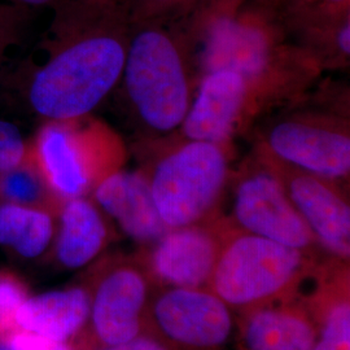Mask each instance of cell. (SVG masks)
Listing matches in <instances>:
<instances>
[{"mask_svg":"<svg viewBox=\"0 0 350 350\" xmlns=\"http://www.w3.org/2000/svg\"><path fill=\"white\" fill-rule=\"evenodd\" d=\"M261 150L280 163L338 183L349 178V127L344 120L296 113L270 126Z\"/></svg>","mask_w":350,"mask_h":350,"instance_id":"52a82bcc","label":"cell"},{"mask_svg":"<svg viewBox=\"0 0 350 350\" xmlns=\"http://www.w3.org/2000/svg\"><path fill=\"white\" fill-rule=\"evenodd\" d=\"M109 239L107 217L90 196L62 202L52 243L60 266L69 270L86 267L100 256Z\"/></svg>","mask_w":350,"mask_h":350,"instance_id":"2e32d148","label":"cell"},{"mask_svg":"<svg viewBox=\"0 0 350 350\" xmlns=\"http://www.w3.org/2000/svg\"><path fill=\"white\" fill-rule=\"evenodd\" d=\"M29 150V140L20 127L11 121L0 120V172L23 163Z\"/></svg>","mask_w":350,"mask_h":350,"instance_id":"7402d4cb","label":"cell"},{"mask_svg":"<svg viewBox=\"0 0 350 350\" xmlns=\"http://www.w3.org/2000/svg\"><path fill=\"white\" fill-rule=\"evenodd\" d=\"M90 317V293L86 286L56 289L29 296L18 308L17 329L53 341L70 342L81 335Z\"/></svg>","mask_w":350,"mask_h":350,"instance_id":"e0dca14e","label":"cell"},{"mask_svg":"<svg viewBox=\"0 0 350 350\" xmlns=\"http://www.w3.org/2000/svg\"><path fill=\"white\" fill-rule=\"evenodd\" d=\"M90 293L91 348L122 344L147 331L150 302L157 286L140 258L114 257L95 266Z\"/></svg>","mask_w":350,"mask_h":350,"instance_id":"8992f818","label":"cell"},{"mask_svg":"<svg viewBox=\"0 0 350 350\" xmlns=\"http://www.w3.org/2000/svg\"><path fill=\"white\" fill-rule=\"evenodd\" d=\"M56 213L17 204H0V247L25 260L50 250L56 234Z\"/></svg>","mask_w":350,"mask_h":350,"instance_id":"d6986e66","label":"cell"},{"mask_svg":"<svg viewBox=\"0 0 350 350\" xmlns=\"http://www.w3.org/2000/svg\"><path fill=\"white\" fill-rule=\"evenodd\" d=\"M16 8H18V7H16V5H0V21L1 20H4L7 16H10L11 13L16 10Z\"/></svg>","mask_w":350,"mask_h":350,"instance_id":"83f0119b","label":"cell"},{"mask_svg":"<svg viewBox=\"0 0 350 350\" xmlns=\"http://www.w3.org/2000/svg\"><path fill=\"white\" fill-rule=\"evenodd\" d=\"M314 257L228 226L209 289L239 314L293 299L315 271Z\"/></svg>","mask_w":350,"mask_h":350,"instance_id":"7a4b0ae2","label":"cell"},{"mask_svg":"<svg viewBox=\"0 0 350 350\" xmlns=\"http://www.w3.org/2000/svg\"><path fill=\"white\" fill-rule=\"evenodd\" d=\"M121 81L139 120L156 133L180 127L191 105V78L179 42L160 26L129 38Z\"/></svg>","mask_w":350,"mask_h":350,"instance_id":"277c9868","label":"cell"},{"mask_svg":"<svg viewBox=\"0 0 350 350\" xmlns=\"http://www.w3.org/2000/svg\"><path fill=\"white\" fill-rule=\"evenodd\" d=\"M289 200L312 230L322 250L340 262H349L350 206L335 182L280 163L262 150Z\"/></svg>","mask_w":350,"mask_h":350,"instance_id":"4fadbf2b","label":"cell"},{"mask_svg":"<svg viewBox=\"0 0 350 350\" xmlns=\"http://www.w3.org/2000/svg\"><path fill=\"white\" fill-rule=\"evenodd\" d=\"M293 299L240 314V331L247 350L314 349L317 325L313 314L308 305Z\"/></svg>","mask_w":350,"mask_h":350,"instance_id":"9a60e30c","label":"cell"},{"mask_svg":"<svg viewBox=\"0 0 350 350\" xmlns=\"http://www.w3.org/2000/svg\"><path fill=\"white\" fill-rule=\"evenodd\" d=\"M99 350H174L167 345L163 338L156 336L150 331L143 332L137 338H131L122 344L101 348Z\"/></svg>","mask_w":350,"mask_h":350,"instance_id":"484cf974","label":"cell"},{"mask_svg":"<svg viewBox=\"0 0 350 350\" xmlns=\"http://www.w3.org/2000/svg\"><path fill=\"white\" fill-rule=\"evenodd\" d=\"M0 204L43 208L56 214L59 212L62 202L52 195L30 148L23 163L0 172Z\"/></svg>","mask_w":350,"mask_h":350,"instance_id":"ffe728a7","label":"cell"},{"mask_svg":"<svg viewBox=\"0 0 350 350\" xmlns=\"http://www.w3.org/2000/svg\"><path fill=\"white\" fill-rule=\"evenodd\" d=\"M322 280L309 309L317 325L313 350H350V299L348 265Z\"/></svg>","mask_w":350,"mask_h":350,"instance_id":"ac0fdd59","label":"cell"},{"mask_svg":"<svg viewBox=\"0 0 350 350\" xmlns=\"http://www.w3.org/2000/svg\"><path fill=\"white\" fill-rule=\"evenodd\" d=\"M147 331L174 350H224L234 317L208 288H161L150 302Z\"/></svg>","mask_w":350,"mask_h":350,"instance_id":"9c48e42d","label":"cell"},{"mask_svg":"<svg viewBox=\"0 0 350 350\" xmlns=\"http://www.w3.org/2000/svg\"><path fill=\"white\" fill-rule=\"evenodd\" d=\"M29 148L52 195L60 201L88 198L101 180L121 169V139L90 116L43 121Z\"/></svg>","mask_w":350,"mask_h":350,"instance_id":"3957f363","label":"cell"},{"mask_svg":"<svg viewBox=\"0 0 350 350\" xmlns=\"http://www.w3.org/2000/svg\"><path fill=\"white\" fill-rule=\"evenodd\" d=\"M114 0H68L57 7L36 56L18 75L29 109L43 121L90 116L121 81L129 33Z\"/></svg>","mask_w":350,"mask_h":350,"instance_id":"6da1fadb","label":"cell"},{"mask_svg":"<svg viewBox=\"0 0 350 350\" xmlns=\"http://www.w3.org/2000/svg\"><path fill=\"white\" fill-rule=\"evenodd\" d=\"M200 56L204 75L227 69L270 86L283 78L286 65L273 30L256 17L235 13L213 17L205 27Z\"/></svg>","mask_w":350,"mask_h":350,"instance_id":"30bf717a","label":"cell"},{"mask_svg":"<svg viewBox=\"0 0 350 350\" xmlns=\"http://www.w3.org/2000/svg\"><path fill=\"white\" fill-rule=\"evenodd\" d=\"M266 88H273L234 70L205 73L180 125L185 137L228 146Z\"/></svg>","mask_w":350,"mask_h":350,"instance_id":"7c38bea8","label":"cell"},{"mask_svg":"<svg viewBox=\"0 0 350 350\" xmlns=\"http://www.w3.org/2000/svg\"><path fill=\"white\" fill-rule=\"evenodd\" d=\"M11 350H75L70 342L53 341L26 331H16L8 338Z\"/></svg>","mask_w":350,"mask_h":350,"instance_id":"cb8c5ba5","label":"cell"},{"mask_svg":"<svg viewBox=\"0 0 350 350\" xmlns=\"http://www.w3.org/2000/svg\"><path fill=\"white\" fill-rule=\"evenodd\" d=\"M228 226L214 218L204 224L169 228L139 258L156 286L208 288Z\"/></svg>","mask_w":350,"mask_h":350,"instance_id":"8fae6325","label":"cell"},{"mask_svg":"<svg viewBox=\"0 0 350 350\" xmlns=\"http://www.w3.org/2000/svg\"><path fill=\"white\" fill-rule=\"evenodd\" d=\"M91 199L127 238L150 248L167 232L143 172L118 169L94 188Z\"/></svg>","mask_w":350,"mask_h":350,"instance_id":"5bb4252c","label":"cell"},{"mask_svg":"<svg viewBox=\"0 0 350 350\" xmlns=\"http://www.w3.org/2000/svg\"><path fill=\"white\" fill-rule=\"evenodd\" d=\"M325 1V4L327 5H331V7H335V10L336 8H344V7H348V4H349V0H323Z\"/></svg>","mask_w":350,"mask_h":350,"instance_id":"f1b7e54d","label":"cell"},{"mask_svg":"<svg viewBox=\"0 0 350 350\" xmlns=\"http://www.w3.org/2000/svg\"><path fill=\"white\" fill-rule=\"evenodd\" d=\"M68 0H11L13 5L26 10V8H44V7H59Z\"/></svg>","mask_w":350,"mask_h":350,"instance_id":"4316f807","label":"cell"},{"mask_svg":"<svg viewBox=\"0 0 350 350\" xmlns=\"http://www.w3.org/2000/svg\"><path fill=\"white\" fill-rule=\"evenodd\" d=\"M256 161L239 178L231 226L314 257L322 248L312 230L289 200L279 176L261 152Z\"/></svg>","mask_w":350,"mask_h":350,"instance_id":"ba28073f","label":"cell"},{"mask_svg":"<svg viewBox=\"0 0 350 350\" xmlns=\"http://www.w3.org/2000/svg\"><path fill=\"white\" fill-rule=\"evenodd\" d=\"M147 176L169 228L212 221L230 178L227 146L187 140L165 153Z\"/></svg>","mask_w":350,"mask_h":350,"instance_id":"5b68a950","label":"cell"},{"mask_svg":"<svg viewBox=\"0 0 350 350\" xmlns=\"http://www.w3.org/2000/svg\"><path fill=\"white\" fill-rule=\"evenodd\" d=\"M27 297L25 282L11 270H0V338H8L17 329L14 317Z\"/></svg>","mask_w":350,"mask_h":350,"instance_id":"44dd1931","label":"cell"},{"mask_svg":"<svg viewBox=\"0 0 350 350\" xmlns=\"http://www.w3.org/2000/svg\"><path fill=\"white\" fill-rule=\"evenodd\" d=\"M21 8H16L10 16L0 21V83L11 63V51L21 38Z\"/></svg>","mask_w":350,"mask_h":350,"instance_id":"603a6c76","label":"cell"},{"mask_svg":"<svg viewBox=\"0 0 350 350\" xmlns=\"http://www.w3.org/2000/svg\"><path fill=\"white\" fill-rule=\"evenodd\" d=\"M0 350H11L7 338H0Z\"/></svg>","mask_w":350,"mask_h":350,"instance_id":"f546056e","label":"cell"},{"mask_svg":"<svg viewBox=\"0 0 350 350\" xmlns=\"http://www.w3.org/2000/svg\"><path fill=\"white\" fill-rule=\"evenodd\" d=\"M191 0H137L134 17L142 23L161 17L165 13L173 12L188 4Z\"/></svg>","mask_w":350,"mask_h":350,"instance_id":"d4e9b609","label":"cell"}]
</instances>
